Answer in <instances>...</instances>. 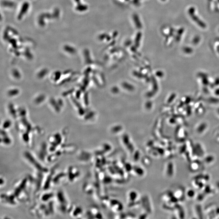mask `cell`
I'll list each match as a JSON object with an SVG mask.
<instances>
[{"mask_svg": "<svg viewBox=\"0 0 219 219\" xmlns=\"http://www.w3.org/2000/svg\"><path fill=\"white\" fill-rule=\"evenodd\" d=\"M14 193L13 194H11L10 193H9L7 194H3V195H1V199L3 200L4 203L7 205H15L17 204V200H15V198H17L15 196Z\"/></svg>", "mask_w": 219, "mask_h": 219, "instance_id": "1", "label": "cell"}, {"mask_svg": "<svg viewBox=\"0 0 219 219\" xmlns=\"http://www.w3.org/2000/svg\"><path fill=\"white\" fill-rule=\"evenodd\" d=\"M29 3L27 2L24 3L22 5V7H21V9L20 10V12L18 14L17 18L19 19H21L25 13L27 12L28 9H29Z\"/></svg>", "mask_w": 219, "mask_h": 219, "instance_id": "2", "label": "cell"}, {"mask_svg": "<svg viewBox=\"0 0 219 219\" xmlns=\"http://www.w3.org/2000/svg\"><path fill=\"white\" fill-rule=\"evenodd\" d=\"M54 194L52 193H45L42 195L41 199L44 201H47L50 200L51 198H52Z\"/></svg>", "mask_w": 219, "mask_h": 219, "instance_id": "3", "label": "cell"}, {"mask_svg": "<svg viewBox=\"0 0 219 219\" xmlns=\"http://www.w3.org/2000/svg\"><path fill=\"white\" fill-rule=\"evenodd\" d=\"M79 1H80V0H75V1H76V2H78Z\"/></svg>", "mask_w": 219, "mask_h": 219, "instance_id": "4", "label": "cell"}]
</instances>
